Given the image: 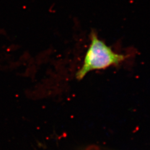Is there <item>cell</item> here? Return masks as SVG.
I'll use <instances>...</instances> for the list:
<instances>
[{
	"mask_svg": "<svg viewBox=\"0 0 150 150\" xmlns=\"http://www.w3.org/2000/svg\"><path fill=\"white\" fill-rule=\"evenodd\" d=\"M90 44L86 52L83 64L76 74L77 80H82L88 72L94 70H103L121 63L127 56L113 51L96 33H91Z\"/></svg>",
	"mask_w": 150,
	"mask_h": 150,
	"instance_id": "1",
	"label": "cell"
}]
</instances>
